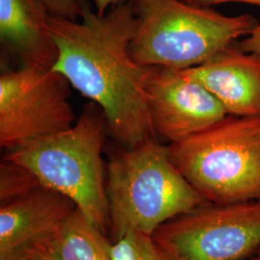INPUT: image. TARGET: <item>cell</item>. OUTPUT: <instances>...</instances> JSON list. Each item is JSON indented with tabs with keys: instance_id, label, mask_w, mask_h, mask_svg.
Here are the masks:
<instances>
[{
	"instance_id": "6da1fadb",
	"label": "cell",
	"mask_w": 260,
	"mask_h": 260,
	"mask_svg": "<svg viewBox=\"0 0 260 260\" xmlns=\"http://www.w3.org/2000/svg\"><path fill=\"white\" fill-rule=\"evenodd\" d=\"M80 19L48 16L59 50L52 69L101 107L109 135L122 148L157 139L143 87L147 67L138 65L130 53L139 23L136 0L104 15L93 12L87 1Z\"/></svg>"
},
{
	"instance_id": "7a4b0ae2",
	"label": "cell",
	"mask_w": 260,
	"mask_h": 260,
	"mask_svg": "<svg viewBox=\"0 0 260 260\" xmlns=\"http://www.w3.org/2000/svg\"><path fill=\"white\" fill-rule=\"evenodd\" d=\"M109 215L116 238L152 235L159 226L208 204L171 161L168 145L149 139L122 148L108 164Z\"/></svg>"
},
{
	"instance_id": "3957f363",
	"label": "cell",
	"mask_w": 260,
	"mask_h": 260,
	"mask_svg": "<svg viewBox=\"0 0 260 260\" xmlns=\"http://www.w3.org/2000/svg\"><path fill=\"white\" fill-rule=\"evenodd\" d=\"M107 135V119L92 103L70 129L31 141L4 157L27 168L42 185L69 198L104 232L110 219L102 159Z\"/></svg>"
},
{
	"instance_id": "277c9868",
	"label": "cell",
	"mask_w": 260,
	"mask_h": 260,
	"mask_svg": "<svg viewBox=\"0 0 260 260\" xmlns=\"http://www.w3.org/2000/svg\"><path fill=\"white\" fill-rule=\"evenodd\" d=\"M172 163L206 202L260 201V116H232L168 145Z\"/></svg>"
},
{
	"instance_id": "5b68a950",
	"label": "cell",
	"mask_w": 260,
	"mask_h": 260,
	"mask_svg": "<svg viewBox=\"0 0 260 260\" xmlns=\"http://www.w3.org/2000/svg\"><path fill=\"white\" fill-rule=\"evenodd\" d=\"M136 6L139 23L130 53L141 67L202 65L260 24L250 14L226 17L182 0H136Z\"/></svg>"
},
{
	"instance_id": "8992f818",
	"label": "cell",
	"mask_w": 260,
	"mask_h": 260,
	"mask_svg": "<svg viewBox=\"0 0 260 260\" xmlns=\"http://www.w3.org/2000/svg\"><path fill=\"white\" fill-rule=\"evenodd\" d=\"M154 239L178 260H246L260 248V201L206 204L159 226Z\"/></svg>"
},
{
	"instance_id": "52a82bcc",
	"label": "cell",
	"mask_w": 260,
	"mask_h": 260,
	"mask_svg": "<svg viewBox=\"0 0 260 260\" xmlns=\"http://www.w3.org/2000/svg\"><path fill=\"white\" fill-rule=\"evenodd\" d=\"M71 84L53 69L23 66L0 76V146L12 150L75 124Z\"/></svg>"
},
{
	"instance_id": "ba28073f",
	"label": "cell",
	"mask_w": 260,
	"mask_h": 260,
	"mask_svg": "<svg viewBox=\"0 0 260 260\" xmlns=\"http://www.w3.org/2000/svg\"><path fill=\"white\" fill-rule=\"evenodd\" d=\"M143 87L154 133L169 144L206 129L228 116L213 94L182 71L147 67Z\"/></svg>"
},
{
	"instance_id": "9c48e42d",
	"label": "cell",
	"mask_w": 260,
	"mask_h": 260,
	"mask_svg": "<svg viewBox=\"0 0 260 260\" xmlns=\"http://www.w3.org/2000/svg\"><path fill=\"white\" fill-rule=\"evenodd\" d=\"M182 72L205 86L228 115L260 116V54L245 52L237 41Z\"/></svg>"
},
{
	"instance_id": "30bf717a",
	"label": "cell",
	"mask_w": 260,
	"mask_h": 260,
	"mask_svg": "<svg viewBox=\"0 0 260 260\" xmlns=\"http://www.w3.org/2000/svg\"><path fill=\"white\" fill-rule=\"evenodd\" d=\"M69 198L45 186L0 208V260H18L29 246L53 236L75 210Z\"/></svg>"
},
{
	"instance_id": "8fae6325",
	"label": "cell",
	"mask_w": 260,
	"mask_h": 260,
	"mask_svg": "<svg viewBox=\"0 0 260 260\" xmlns=\"http://www.w3.org/2000/svg\"><path fill=\"white\" fill-rule=\"evenodd\" d=\"M40 0H0V37L23 66L52 69L59 50Z\"/></svg>"
},
{
	"instance_id": "7c38bea8",
	"label": "cell",
	"mask_w": 260,
	"mask_h": 260,
	"mask_svg": "<svg viewBox=\"0 0 260 260\" xmlns=\"http://www.w3.org/2000/svg\"><path fill=\"white\" fill-rule=\"evenodd\" d=\"M103 233L75 208L57 230L53 245L62 260H113V244Z\"/></svg>"
},
{
	"instance_id": "4fadbf2b",
	"label": "cell",
	"mask_w": 260,
	"mask_h": 260,
	"mask_svg": "<svg viewBox=\"0 0 260 260\" xmlns=\"http://www.w3.org/2000/svg\"><path fill=\"white\" fill-rule=\"evenodd\" d=\"M113 260H178L152 235L128 232L112 245Z\"/></svg>"
},
{
	"instance_id": "5bb4252c",
	"label": "cell",
	"mask_w": 260,
	"mask_h": 260,
	"mask_svg": "<svg viewBox=\"0 0 260 260\" xmlns=\"http://www.w3.org/2000/svg\"><path fill=\"white\" fill-rule=\"evenodd\" d=\"M42 183L27 168L3 157L0 164V203L9 204L40 188Z\"/></svg>"
},
{
	"instance_id": "9a60e30c",
	"label": "cell",
	"mask_w": 260,
	"mask_h": 260,
	"mask_svg": "<svg viewBox=\"0 0 260 260\" xmlns=\"http://www.w3.org/2000/svg\"><path fill=\"white\" fill-rule=\"evenodd\" d=\"M49 15L71 20H77L83 14L87 0H40Z\"/></svg>"
},
{
	"instance_id": "2e32d148",
	"label": "cell",
	"mask_w": 260,
	"mask_h": 260,
	"mask_svg": "<svg viewBox=\"0 0 260 260\" xmlns=\"http://www.w3.org/2000/svg\"><path fill=\"white\" fill-rule=\"evenodd\" d=\"M53 236L47 237L29 246L21 253L18 260H62L54 248Z\"/></svg>"
},
{
	"instance_id": "e0dca14e",
	"label": "cell",
	"mask_w": 260,
	"mask_h": 260,
	"mask_svg": "<svg viewBox=\"0 0 260 260\" xmlns=\"http://www.w3.org/2000/svg\"><path fill=\"white\" fill-rule=\"evenodd\" d=\"M239 44L245 52L260 54V24L254 28L251 34Z\"/></svg>"
},
{
	"instance_id": "ac0fdd59",
	"label": "cell",
	"mask_w": 260,
	"mask_h": 260,
	"mask_svg": "<svg viewBox=\"0 0 260 260\" xmlns=\"http://www.w3.org/2000/svg\"><path fill=\"white\" fill-rule=\"evenodd\" d=\"M186 4L195 6V7H201V8H209L210 6L218 5V4H223L229 2H241V3H247L251 5H256L260 6V0H182Z\"/></svg>"
},
{
	"instance_id": "d6986e66",
	"label": "cell",
	"mask_w": 260,
	"mask_h": 260,
	"mask_svg": "<svg viewBox=\"0 0 260 260\" xmlns=\"http://www.w3.org/2000/svg\"><path fill=\"white\" fill-rule=\"evenodd\" d=\"M129 0H94L96 13L100 15H104L107 13V10L112 9L118 5L123 4Z\"/></svg>"
},
{
	"instance_id": "ffe728a7",
	"label": "cell",
	"mask_w": 260,
	"mask_h": 260,
	"mask_svg": "<svg viewBox=\"0 0 260 260\" xmlns=\"http://www.w3.org/2000/svg\"><path fill=\"white\" fill-rule=\"evenodd\" d=\"M246 260H260V248L251 255V257Z\"/></svg>"
},
{
	"instance_id": "44dd1931",
	"label": "cell",
	"mask_w": 260,
	"mask_h": 260,
	"mask_svg": "<svg viewBox=\"0 0 260 260\" xmlns=\"http://www.w3.org/2000/svg\"><path fill=\"white\" fill-rule=\"evenodd\" d=\"M20 260H28V259H20Z\"/></svg>"
}]
</instances>
